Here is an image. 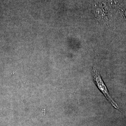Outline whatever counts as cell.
Listing matches in <instances>:
<instances>
[{"mask_svg": "<svg viewBox=\"0 0 126 126\" xmlns=\"http://www.w3.org/2000/svg\"><path fill=\"white\" fill-rule=\"evenodd\" d=\"M92 71V75L93 78V79L94 83L96 85L98 88L103 94L106 98L108 99L109 101L110 102L112 105L115 108L119 110V107L117 103L113 101L110 94L109 93L107 87L104 83L99 72H98L97 70L94 67H93Z\"/></svg>", "mask_w": 126, "mask_h": 126, "instance_id": "1", "label": "cell"}]
</instances>
